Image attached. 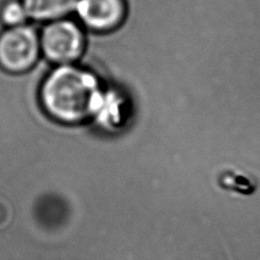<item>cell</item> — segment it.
<instances>
[{
    "label": "cell",
    "instance_id": "obj_1",
    "mask_svg": "<svg viewBox=\"0 0 260 260\" xmlns=\"http://www.w3.org/2000/svg\"><path fill=\"white\" fill-rule=\"evenodd\" d=\"M102 87L100 77L80 63L53 66L39 89V101L49 117L67 125L89 122L93 101Z\"/></svg>",
    "mask_w": 260,
    "mask_h": 260
},
{
    "label": "cell",
    "instance_id": "obj_2",
    "mask_svg": "<svg viewBox=\"0 0 260 260\" xmlns=\"http://www.w3.org/2000/svg\"><path fill=\"white\" fill-rule=\"evenodd\" d=\"M86 44V30L74 16L40 25L42 57L51 66L79 63Z\"/></svg>",
    "mask_w": 260,
    "mask_h": 260
},
{
    "label": "cell",
    "instance_id": "obj_3",
    "mask_svg": "<svg viewBox=\"0 0 260 260\" xmlns=\"http://www.w3.org/2000/svg\"><path fill=\"white\" fill-rule=\"evenodd\" d=\"M40 25L29 22L0 32V67L11 74H24L42 60Z\"/></svg>",
    "mask_w": 260,
    "mask_h": 260
},
{
    "label": "cell",
    "instance_id": "obj_4",
    "mask_svg": "<svg viewBox=\"0 0 260 260\" xmlns=\"http://www.w3.org/2000/svg\"><path fill=\"white\" fill-rule=\"evenodd\" d=\"M91 32H109L117 29L126 16L125 0H77L74 15Z\"/></svg>",
    "mask_w": 260,
    "mask_h": 260
},
{
    "label": "cell",
    "instance_id": "obj_5",
    "mask_svg": "<svg viewBox=\"0 0 260 260\" xmlns=\"http://www.w3.org/2000/svg\"><path fill=\"white\" fill-rule=\"evenodd\" d=\"M30 22L45 24L47 22L74 15L77 0H22Z\"/></svg>",
    "mask_w": 260,
    "mask_h": 260
},
{
    "label": "cell",
    "instance_id": "obj_6",
    "mask_svg": "<svg viewBox=\"0 0 260 260\" xmlns=\"http://www.w3.org/2000/svg\"><path fill=\"white\" fill-rule=\"evenodd\" d=\"M30 19L22 0H6L0 6V23L4 28H14L29 23Z\"/></svg>",
    "mask_w": 260,
    "mask_h": 260
}]
</instances>
